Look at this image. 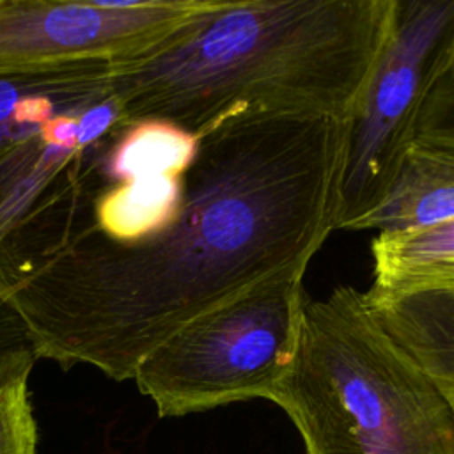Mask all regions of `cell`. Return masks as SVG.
Returning a JSON list of instances; mask_svg holds the SVG:
<instances>
[{
	"instance_id": "obj_1",
	"label": "cell",
	"mask_w": 454,
	"mask_h": 454,
	"mask_svg": "<svg viewBox=\"0 0 454 454\" xmlns=\"http://www.w3.org/2000/svg\"><path fill=\"white\" fill-rule=\"evenodd\" d=\"M349 122L243 115L197 138L172 220L117 243L82 231L0 275L37 358L133 380L197 316L305 275L337 231Z\"/></svg>"
},
{
	"instance_id": "obj_2",
	"label": "cell",
	"mask_w": 454,
	"mask_h": 454,
	"mask_svg": "<svg viewBox=\"0 0 454 454\" xmlns=\"http://www.w3.org/2000/svg\"><path fill=\"white\" fill-rule=\"evenodd\" d=\"M394 0H215L167 50L115 73L122 124L195 138L243 117L349 122L387 39Z\"/></svg>"
},
{
	"instance_id": "obj_3",
	"label": "cell",
	"mask_w": 454,
	"mask_h": 454,
	"mask_svg": "<svg viewBox=\"0 0 454 454\" xmlns=\"http://www.w3.org/2000/svg\"><path fill=\"white\" fill-rule=\"evenodd\" d=\"M271 401L307 454H454L452 408L351 286L307 300L296 356Z\"/></svg>"
},
{
	"instance_id": "obj_4",
	"label": "cell",
	"mask_w": 454,
	"mask_h": 454,
	"mask_svg": "<svg viewBox=\"0 0 454 454\" xmlns=\"http://www.w3.org/2000/svg\"><path fill=\"white\" fill-rule=\"evenodd\" d=\"M307 300L303 275L259 284L179 328L133 380L160 417L271 401L296 356Z\"/></svg>"
},
{
	"instance_id": "obj_5",
	"label": "cell",
	"mask_w": 454,
	"mask_h": 454,
	"mask_svg": "<svg viewBox=\"0 0 454 454\" xmlns=\"http://www.w3.org/2000/svg\"><path fill=\"white\" fill-rule=\"evenodd\" d=\"M454 83V0H394L385 44L349 121L337 231H360Z\"/></svg>"
},
{
	"instance_id": "obj_6",
	"label": "cell",
	"mask_w": 454,
	"mask_h": 454,
	"mask_svg": "<svg viewBox=\"0 0 454 454\" xmlns=\"http://www.w3.org/2000/svg\"><path fill=\"white\" fill-rule=\"evenodd\" d=\"M215 0H0V74L78 62L131 66L172 46Z\"/></svg>"
},
{
	"instance_id": "obj_7",
	"label": "cell",
	"mask_w": 454,
	"mask_h": 454,
	"mask_svg": "<svg viewBox=\"0 0 454 454\" xmlns=\"http://www.w3.org/2000/svg\"><path fill=\"white\" fill-rule=\"evenodd\" d=\"M195 149L197 138L170 124H128L112 149L114 183L96 197L71 236L89 231L135 243L161 231L177 211Z\"/></svg>"
},
{
	"instance_id": "obj_8",
	"label": "cell",
	"mask_w": 454,
	"mask_h": 454,
	"mask_svg": "<svg viewBox=\"0 0 454 454\" xmlns=\"http://www.w3.org/2000/svg\"><path fill=\"white\" fill-rule=\"evenodd\" d=\"M124 128L112 96L0 147V247L25 218L99 167Z\"/></svg>"
},
{
	"instance_id": "obj_9",
	"label": "cell",
	"mask_w": 454,
	"mask_h": 454,
	"mask_svg": "<svg viewBox=\"0 0 454 454\" xmlns=\"http://www.w3.org/2000/svg\"><path fill=\"white\" fill-rule=\"evenodd\" d=\"M122 64L78 62L0 74V147L39 133L64 114L85 112L112 98Z\"/></svg>"
},
{
	"instance_id": "obj_10",
	"label": "cell",
	"mask_w": 454,
	"mask_h": 454,
	"mask_svg": "<svg viewBox=\"0 0 454 454\" xmlns=\"http://www.w3.org/2000/svg\"><path fill=\"white\" fill-rule=\"evenodd\" d=\"M454 218V122L426 126L408 147L394 188L360 231L406 232Z\"/></svg>"
},
{
	"instance_id": "obj_11",
	"label": "cell",
	"mask_w": 454,
	"mask_h": 454,
	"mask_svg": "<svg viewBox=\"0 0 454 454\" xmlns=\"http://www.w3.org/2000/svg\"><path fill=\"white\" fill-rule=\"evenodd\" d=\"M367 300L411 294L454 296V218L406 232H380L371 243Z\"/></svg>"
},
{
	"instance_id": "obj_12",
	"label": "cell",
	"mask_w": 454,
	"mask_h": 454,
	"mask_svg": "<svg viewBox=\"0 0 454 454\" xmlns=\"http://www.w3.org/2000/svg\"><path fill=\"white\" fill-rule=\"evenodd\" d=\"M367 303L454 411V296L429 293Z\"/></svg>"
},
{
	"instance_id": "obj_13",
	"label": "cell",
	"mask_w": 454,
	"mask_h": 454,
	"mask_svg": "<svg viewBox=\"0 0 454 454\" xmlns=\"http://www.w3.org/2000/svg\"><path fill=\"white\" fill-rule=\"evenodd\" d=\"M35 360L30 342L0 349V454H35L37 427L28 392Z\"/></svg>"
},
{
	"instance_id": "obj_14",
	"label": "cell",
	"mask_w": 454,
	"mask_h": 454,
	"mask_svg": "<svg viewBox=\"0 0 454 454\" xmlns=\"http://www.w3.org/2000/svg\"><path fill=\"white\" fill-rule=\"evenodd\" d=\"M449 108H454V99L450 101V105H449Z\"/></svg>"
}]
</instances>
